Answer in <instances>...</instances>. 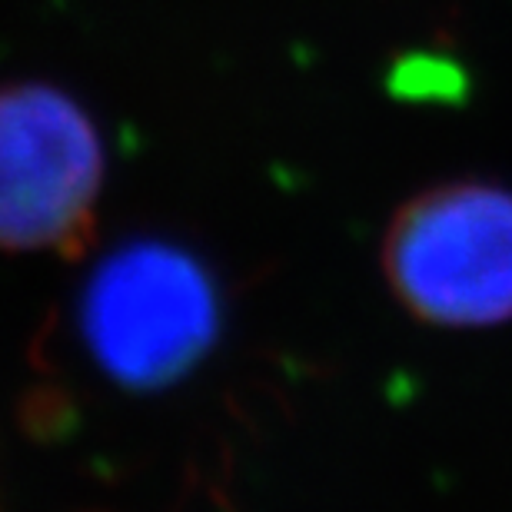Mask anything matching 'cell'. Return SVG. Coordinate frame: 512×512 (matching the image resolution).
Wrapping results in <instances>:
<instances>
[{
    "label": "cell",
    "instance_id": "1",
    "mask_svg": "<svg viewBox=\"0 0 512 512\" xmlns=\"http://www.w3.org/2000/svg\"><path fill=\"white\" fill-rule=\"evenodd\" d=\"M220 316L213 273L167 240H130L110 250L77 303L90 360L137 393H157L197 370L220 336Z\"/></svg>",
    "mask_w": 512,
    "mask_h": 512
},
{
    "label": "cell",
    "instance_id": "2",
    "mask_svg": "<svg viewBox=\"0 0 512 512\" xmlns=\"http://www.w3.org/2000/svg\"><path fill=\"white\" fill-rule=\"evenodd\" d=\"M389 286L416 316L486 326L512 316V193L493 183L423 190L383 243Z\"/></svg>",
    "mask_w": 512,
    "mask_h": 512
},
{
    "label": "cell",
    "instance_id": "3",
    "mask_svg": "<svg viewBox=\"0 0 512 512\" xmlns=\"http://www.w3.org/2000/svg\"><path fill=\"white\" fill-rule=\"evenodd\" d=\"M104 140L50 84H0V250L77 256L94 237Z\"/></svg>",
    "mask_w": 512,
    "mask_h": 512
}]
</instances>
